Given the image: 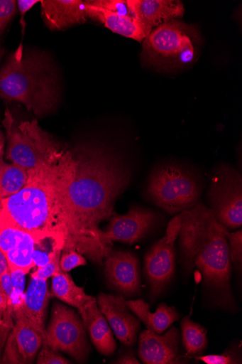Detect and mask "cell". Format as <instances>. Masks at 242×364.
<instances>
[{"instance_id": "6da1fadb", "label": "cell", "mask_w": 242, "mask_h": 364, "mask_svg": "<svg viewBox=\"0 0 242 364\" xmlns=\"http://www.w3.org/2000/svg\"><path fill=\"white\" fill-rule=\"evenodd\" d=\"M74 152L76 171L65 205L67 240L62 252L75 250L101 264L113 250L99 225L114 215L117 198L131 177L119 159L105 149L87 146Z\"/></svg>"}, {"instance_id": "7a4b0ae2", "label": "cell", "mask_w": 242, "mask_h": 364, "mask_svg": "<svg viewBox=\"0 0 242 364\" xmlns=\"http://www.w3.org/2000/svg\"><path fill=\"white\" fill-rule=\"evenodd\" d=\"M76 171L74 150L57 159L27 171L23 188L2 198L0 213L32 233H52L67 240L65 209Z\"/></svg>"}, {"instance_id": "3957f363", "label": "cell", "mask_w": 242, "mask_h": 364, "mask_svg": "<svg viewBox=\"0 0 242 364\" xmlns=\"http://www.w3.org/2000/svg\"><path fill=\"white\" fill-rule=\"evenodd\" d=\"M180 215L178 239L185 274L189 276L196 268L202 287L215 306L233 309L235 301L230 283L229 230L201 201Z\"/></svg>"}, {"instance_id": "277c9868", "label": "cell", "mask_w": 242, "mask_h": 364, "mask_svg": "<svg viewBox=\"0 0 242 364\" xmlns=\"http://www.w3.org/2000/svg\"><path fill=\"white\" fill-rule=\"evenodd\" d=\"M59 97L57 75L46 55L19 46L0 68V97L5 102L43 117L57 107Z\"/></svg>"}, {"instance_id": "5b68a950", "label": "cell", "mask_w": 242, "mask_h": 364, "mask_svg": "<svg viewBox=\"0 0 242 364\" xmlns=\"http://www.w3.org/2000/svg\"><path fill=\"white\" fill-rule=\"evenodd\" d=\"M202 46L198 28L175 19L152 30L143 43L141 60L158 70L180 72L196 63Z\"/></svg>"}, {"instance_id": "8992f818", "label": "cell", "mask_w": 242, "mask_h": 364, "mask_svg": "<svg viewBox=\"0 0 242 364\" xmlns=\"http://www.w3.org/2000/svg\"><path fill=\"white\" fill-rule=\"evenodd\" d=\"M3 125L6 132L5 159L27 171L57 159L67 150L37 119L17 124L7 109Z\"/></svg>"}, {"instance_id": "52a82bcc", "label": "cell", "mask_w": 242, "mask_h": 364, "mask_svg": "<svg viewBox=\"0 0 242 364\" xmlns=\"http://www.w3.org/2000/svg\"><path fill=\"white\" fill-rule=\"evenodd\" d=\"M147 193L158 207L170 215H177L199 202L202 187L191 172L177 165L167 164L151 173Z\"/></svg>"}, {"instance_id": "ba28073f", "label": "cell", "mask_w": 242, "mask_h": 364, "mask_svg": "<svg viewBox=\"0 0 242 364\" xmlns=\"http://www.w3.org/2000/svg\"><path fill=\"white\" fill-rule=\"evenodd\" d=\"M43 343L79 363L86 362L91 351L82 316L59 302L54 303Z\"/></svg>"}, {"instance_id": "9c48e42d", "label": "cell", "mask_w": 242, "mask_h": 364, "mask_svg": "<svg viewBox=\"0 0 242 364\" xmlns=\"http://www.w3.org/2000/svg\"><path fill=\"white\" fill-rule=\"evenodd\" d=\"M207 198L209 208L221 224L229 230L241 227L242 178L237 170L220 165L211 178Z\"/></svg>"}, {"instance_id": "30bf717a", "label": "cell", "mask_w": 242, "mask_h": 364, "mask_svg": "<svg viewBox=\"0 0 242 364\" xmlns=\"http://www.w3.org/2000/svg\"><path fill=\"white\" fill-rule=\"evenodd\" d=\"M181 215L168 223L165 236L155 242L145 257L144 274L150 288V299L158 297L174 277L176 269L175 243L181 229Z\"/></svg>"}, {"instance_id": "8fae6325", "label": "cell", "mask_w": 242, "mask_h": 364, "mask_svg": "<svg viewBox=\"0 0 242 364\" xmlns=\"http://www.w3.org/2000/svg\"><path fill=\"white\" fill-rule=\"evenodd\" d=\"M42 234L20 228L0 213V250L6 256L9 269H21L28 274L35 268L32 255Z\"/></svg>"}, {"instance_id": "7c38bea8", "label": "cell", "mask_w": 242, "mask_h": 364, "mask_svg": "<svg viewBox=\"0 0 242 364\" xmlns=\"http://www.w3.org/2000/svg\"><path fill=\"white\" fill-rule=\"evenodd\" d=\"M159 216L154 210L131 208L125 215H114L103 230L104 239L112 246L114 242L133 245L145 239L157 225Z\"/></svg>"}, {"instance_id": "4fadbf2b", "label": "cell", "mask_w": 242, "mask_h": 364, "mask_svg": "<svg viewBox=\"0 0 242 364\" xmlns=\"http://www.w3.org/2000/svg\"><path fill=\"white\" fill-rule=\"evenodd\" d=\"M138 355L146 364L188 363L187 355L180 348V331L172 326L161 336L146 329L141 334Z\"/></svg>"}, {"instance_id": "5bb4252c", "label": "cell", "mask_w": 242, "mask_h": 364, "mask_svg": "<svg viewBox=\"0 0 242 364\" xmlns=\"http://www.w3.org/2000/svg\"><path fill=\"white\" fill-rule=\"evenodd\" d=\"M43 341V335L26 318L23 316L14 318V325L9 336L1 363H33Z\"/></svg>"}, {"instance_id": "9a60e30c", "label": "cell", "mask_w": 242, "mask_h": 364, "mask_svg": "<svg viewBox=\"0 0 242 364\" xmlns=\"http://www.w3.org/2000/svg\"><path fill=\"white\" fill-rule=\"evenodd\" d=\"M97 304L118 340L128 347L134 346L141 327V321L131 314L124 297L100 293Z\"/></svg>"}, {"instance_id": "2e32d148", "label": "cell", "mask_w": 242, "mask_h": 364, "mask_svg": "<svg viewBox=\"0 0 242 364\" xmlns=\"http://www.w3.org/2000/svg\"><path fill=\"white\" fill-rule=\"evenodd\" d=\"M104 262L106 278L112 288L126 296L141 293V262L134 254L112 250Z\"/></svg>"}, {"instance_id": "e0dca14e", "label": "cell", "mask_w": 242, "mask_h": 364, "mask_svg": "<svg viewBox=\"0 0 242 364\" xmlns=\"http://www.w3.org/2000/svg\"><path fill=\"white\" fill-rule=\"evenodd\" d=\"M131 16L151 30L182 18L185 5L180 0H126Z\"/></svg>"}, {"instance_id": "ac0fdd59", "label": "cell", "mask_w": 242, "mask_h": 364, "mask_svg": "<svg viewBox=\"0 0 242 364\" xmlns=\"http://www.w3.org/2000/svg\"><path fill=\"white\" fill-rule=\"evenodd\" d=\"M40 4L42 17L51 31L65 30L87 21L81 0H42Z\"/></svg>"}, {"instance_id": "d6986e66", "label": "cell", "mask_w": 242, "mask_h": 364, "mask_svg": "<svg viewBox=\"0 0 242 364\" xmlns=\"http://www.w3.org/2000/svg\"><path fill=\"white\" fill-rule=\"evenodd\" d=\"M52 297L48 280L31 277L21 309L14 314V318L23 316L40 331L45 338L48 307Z\"/></svg>"}, {"instance_id": "ffe728a7", "label": "cell", "mask_w": 242, "mask_h": 364, "mask_svg": "<svg viewBox=\"0 0 242 364\" xmlns=\"http://www.w3.org/2000/svg\"><path fill=\"white\" fill-rule=\"evenodd\" d=\"M84 2L87 18L101 23L116 34L143 43L152 31L142 22L131 16H121Z\"/></svg>"}, {"instance_id": "44dd1931", "label": "cell", "mask_w": 242, "mask_h": 364, "mask_svg": "<svg viewBox=\"0 0 242 364\" xmlns=\"http://www.w3.org/2000/svg\"><path fill=\"white\" fill-rule=\"evenodd\" d=\"M52 295L62 302L71 306L78 311L84 322L86 312L91 304L96 301L94 296L87 294L83 287L77 286L71 275L61 272L53 277Z\"/></svg>"}, {"instance_id": "7402d4cb", "label": "cell", "mask_w": 242, "mask_h": 364, "mask_svg": "<svg viewBox=\"0 0 242 364\" xmlns=\"http://www.w3.org/2000/svg\"><path fill=\"white\" fill-rule=\"evenodd\" d=\"M84 326L88 330L93 346L99 353L106 356L115 353L117 346L112 329L100 311L97 301L87 310Z\"/></svg>"}, {"instance_id": "603a6c76", "label": "cell", "mask_w": 242, "mask_h": 364, "mask_svg": "<svg viewBox=\"0 0 242 364\" xmlns=\"http://www.w3.org/2000/svg\"><path fill=\"white\" fill-rule=\"evenodd\" d=\"M131 311L143 322L148 329L156 334L161 335L172 323L180 318V314L175 307L160 304L155 313L150 312V306L143 300L126 301Z\"/></svg>"}, {"instance_id": "cb8c5ba5", "label": "cell", "mask_w": 242, "mask_h": 364, "mask_svg": "<svg viewBox=\"0 0 242 364\" xmlns=\"http://www.w3.org/2000/svg\"><path fill=\"white\" fill-rule=\"evenodd\" d=\"M6 136L0 129V196L2 198L13 195L26 185L28 172L25 168L5 159Z\"/></svg>"}, {"instance_id": "d4e9b609", "label": "cell", "mask_w": 242, "mask_h": 364, "mask_svg": "<svg viewBox=\"0 0 242 364\" xmlns=\"http://www.w3.org/2000/svg\"><path fill=\"white\" fill-rule=\"evenodd\" d=\"M181 329L182 343L187 356L194 358L202 355L209 346L206 328L188 316L182 320Z\"/></svg>"}, {"instance_id": "484cf974", "label": "cell", "mask_w": 242, "mask_h": 364, "mask_svg": "<svg viewBox=\"0 0 242 364\" xmlns=\"http://www.w3.org/2000/svg\"><path fill=\"white\" fill-rule=\"evenodd\" d=\"M65 246V239L52 233L42 234L38 238L32 255L34 264L37 269L45 266L59 252H62Z\"/></svg>"}, {"instance_id": "4316f807", "label": "cell", "mask_w": 242, "mask_h": 364, "mask_svg": "<svg viewBox=\"0 0 242 364\" xmlns=\"http://www.w3.org/2000/svg\"><path fill=\"white\" fill-rule=\"evenodd\" d=\"M12 283L11 300L13 306V314H16L21 309L24 299V289L26 274L21 269H10Z\"/></svg>"}, {"instance_id": "83f0119b", "label": "cell", "mask_w": 242, "mask_h": 364, "mask_svg": "<svg viewBox=\"0 0 242 364\" xmlns=\"http://www.w3.org/2000/svg\"><path fill=\"white\" fill-rule=\"evenodd\" d=\"M229 252L231 264L236 272H241L242 267V230L229 234Z\"/></svg>"}, {"instance_id": "f1b7e54d", "label": "cell", "mask_w": 242, "mask_h": 364, "mask_svg": "<svg viewBox=\"0 0 242 364\" xmlns=\"http://www.w3.org/2000/svg\"><path fill=\"white\" fill-rule=\"evenodd\" d=\"M233 348L227 350L221 355H207L195 356L194 358L207 364H237L242 363L239 351Z\"/></svg>"}, {"instance_id": "f546056e", "label": "cell", "mask_w": 242, "mask_h": 364, "mask_svg": "<svg viewBox=\"0 0 242 364\" xmlns=\"http://www.w3.org/2000/svg\"><path fill=\"white\" fill-rule=\"evenodd\" d=\"M85 3L93 7L99 8L121 16H131L126 0H88Z\"/></svg>"}, {"instance_id": "4dcf8cb0", "label": "cell", "mask_w": 242, "mask_h": 364, "mask_svg": "<svg viewBox=\"0 0 242 364\" xmlns=\"http://www.w3.org/2000/svg\"><path fill=\"white\" fill-rule=\"evenodd\" d=\"M87 264L86 257L77 251L62 252L60 264L64 272H70L77 267L87 266Z\"/></svg>"}, {"instance_id": "1f68e13d", "label": "cell", "mask_w": 242, "mask_h": 364, "mask_svg": "<svg viewBox=\"0 0 242 364\" xmlns=\"http://www.w3.org/2000/svg\"><path fill=\"white\" fill-rule=\"evenodd\" d=\"M17 12V1L0 0V38Z\"/></svg>"}, {"instance_id": "d6a6232c", "label": "cell", "mask_w": 242, "mask_h": 364, "mask_svg": "<svg viewBox=\"0 0 242 364\" xmlns=\"http://www.w3.org/2000/svg\"><path fill=\"white\" fill-rule=\"evenodd\" d=\"M38 364H68L71 361L64 358L60 353L43 343L38 355Z\"/></svg>"}, {"instance_id": "836d02e7", "label": "cell", "mask_w": 242, "mask_h": 364, "mask_svg": "<svg viewBox=\"0 0 242 364\" xmlns=\"http://www.w3.org/2000/svg\"><path fill=\"white\" fill-rule=\"evenodd\" d=\"M62 252H59L45 267L38 268L31 274V277H38L48 280L50 277H55L62 272L60 260Z\"/></svg>"}, {"instance_id": "e575fe53", "label": "cell", "mask_w": 242, "mask_h": 364, "mask_svg": "<svg viewBox=\"0 0 242 364\" xmlns=\"http://www.w3.org/2000/svg\"><path fill=\"white\" fill-rule=\"evenodd\" d=\"M40 3L39 0H18L17 1V6L21 13V21L20 23L21 24V30H22V37L23 38L25 29H26V22H25V16L26 14L34 6Z\"/></svg>"}, {"instance_id": "d590c367", "label": "cell", "mask_w": 242, "mask_h": 364, "mask_svg": "<svg viewBox=\"0 0 242 364\" xmlns=\"http://www.w3.org/2000/svg\"><path fill=\"white\" fill-rule=\"evenodd\" d=\"M114 363L119 364H140L141 363L139 360L136 358L134 353L132 352L126 353L120 356L114 361Z\"/></svg>"}, {"instance_id": "8d00e7d4", "label": "cell", "mask_w": 242, "mask_h": 364, "mask_svg": "<svg viewBox=\"0 0 242 364\" xmlns=\"http://www.w3.org/2000/svg\"><path fill=\"white\" fill-rule=\"evenodd\" d=\"M11 296L7 295L0 287V313L6 311L11 301Z\"/></svg>"}, {"instance_id": "74e56055", "label": "cell", "mask_w": 242, "mask_h": 364, "mask_svg": "<svg viewBox=\"0 0 242 364\" xmlns=\"http://www.w3.org/2000/svg\"><path fill=\"white\" fill-rule=\"evenodd\" d=\"M9 262L5 254L0 250V277L9 271Z\"/></svg>"}, {"instance_id": "f35d334b", "label": "cell", "mask_w": 242, "mask_h": 364, "mask_svg": "<svg viewBox=\"0 0 242 364\" xmlns=\"http://www.w3.org/2000/svg\"><path fill=\"white\" fill-rule=\"evenodd\" d=\"M5 53H6V50L4 48L0 47V60L2 59V58L4 57Z\"/></svg>"}, {"instance_id": "ab89813d", "label": "cell", "mask_w": 242, "mask_h": 364, "mask_svg": "<svg viewBox=\"0 0 242 364\" xmlns=\"http://www.w3.org/2000/svg\"><path fill=\"white\" fill-rule=\"evenodd\" d=\"M1 200H2V198H1V196H0V203H1Z\"/></svg>"}]
</instances>
